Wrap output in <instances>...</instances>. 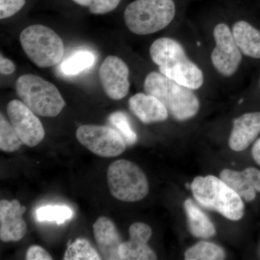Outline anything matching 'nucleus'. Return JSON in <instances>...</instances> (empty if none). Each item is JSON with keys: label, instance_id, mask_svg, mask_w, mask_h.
<instances>
[{"label": "nucleus", "instance_id": "obj_1", "mask_svg": "<svg viewBox=\"0 0 260 260\" xmlns=\"http://www.w3.org/2000/svg\"><path fill=\"white\" fill-rule=\"evenodd\" d=\"M150 56L158 66L159 72L170 79L191 90L203 86V71L190 60L177 41L168 37L156 39L150 46Z\"/></svg>", "mask_w": 260, "mask_h": 260}, {"label": "nucleus", "instance_id": "obj_2", "mask_svg": "<svg viewBox=\"0 0 260 260\" xmlns=\"http://www.w3.org/2000/svg\"><path fill=\"white\" fill-rule=\"evenodd\" d=\"M143 86L145 93L157 98L176 120H188L199 112L200 101L194 90L170 79L160 72L149 73Z\"/></svg>", "mask_w": 260, "mask_h": 260}, {"label": "nucleus", "instance_id": "obj_3", "mask_svg": "<svg viewBox=\"0 0 260 260\" xmlns=\"http://www.w3.org/2000/svg\"><path fill=\"white\" fill-rule=\"evenodd\" d=\"M194 199L202 207L237 221L244 215L242 198L221 179L215 176L197 177L191 184Z\"/></svg>", "mask_w": 260, "mask_h": 260}, {"label": "nucleus", "instance_id": "obj_4", "mask_svg": "<svg viewBox=\"0 0 260 260\" xmlns=\"http://www.w3.org/2000/svg\"><path fill=\"white\" fill-rule=\"evenodd\" d=\"M175 15L173 0H135L124 10V20L130 32L145 36L167 28Z\"/></svg>", "mask_w": 260, "mask_h": 260}, {"label": "nucleus", "instance_id": "obj_5", "mask_svg": "<svg viewBox=\"0 0 260 260\" xmlns=\"http://www.w3.org/2000/svg\"><path fill=\"white\" fill-rule=\"evenodd\" d=\"M15 90L21 102L38 115L55 117L65 107L64 99L55 85L37 75L19 77Z\"/></svg>", "mask_w": 260, "mask_h": 260}, {"label": "nucleus", "instance_id": "obj_6", "mask_svg": "<svg viewBox=\"0 0 260 260\" xmlns=\"http://www.w3.org/2000/svg\"><path fill=\"white\" fill-rule=\"evenodd\" d=\"M20 42L25 54L39 68L59 64L64 56L60 37L45 25L37 24L27 27L20 34Z\"/></svg>", "mask_w": 260, "mask_h": 260}, {"label": "nucleus", "instance_id": "obj_7", "mask_svg": "<svg viewBox=\"0 0 260 260\" xmlns=\"http://www.w3.org/2000/svg\"><path fill=\"white\" fill-rule=\"evenodd\" d=\"M107 181L111 194L120 201H140L149 192L144 172L136 164L124 159L116 160L109 166Z\"/></svg>", "mask_w": 260, "mask_h": 260}, {"label": "nucleus", "instance_id": "obj_8", "mask_svg": "<svg viewBox=\"0 0 260 260\" xmlns=\"http://www.w3.org/2000/svg\"><path fill=\"white\" fill-rule=\"evenodd\" d=\"M76 138L83 146L103 158L119 156L126 150V143L121 135L114 128L107 126H80L77 129Z\"/></svg>", "mask_w": 260, "mask_h": 260}, {"label": "nucleus", "instance_id": "obj_9", "mask_svg": "<svg viewBox=\"0 0 260 260\" xmlns=\"http://www.w3.org/2000/svg\"><path fill=\"white\" fill-rule=\"evenodd\" d=\"M213 37L215 47L211 53L212 64L222 76L232 77L242 63V51L227 24H217L213 29Z\"/></svg>", "mask_w": 260, "mask_h": 260}, {"label": "nucleus", "instance_id": "obj_10", "mask_svg": "<svg viewBox=\"0 0 260 260\" xmlns=\"http://www.w3.org/2000/svg\"><path fill=\"white\" fill-rule=\"evenodd\" d=\"M7 112L12 125L24 145L32 148L44 140L45 130L42 123L23 102L11 101L7 107Z\"/></svg>", "mask_w": 260, "mask_h": 260}, {"label": "nucleus", "instance_id": "obj_11", "mask_svg": "<svg viewBox=\"0 0 260 260\" xmlns=\"http://www.w3.org/2000/svg\"><path fill=\"white\" fill-rule=\"evenodd\" d=\"M99 74L103 90L112 100H121L129 93V68L121 58L107 56L101 65Z\"/></svg>", "mask_w": 260, "mask_h": 260}, {"label": "nucleus", "instance_id": "obj_12", "mask_svg": "<svg viewBox=\"0 0 260 260\" xmlns=\"http://www.w3.org/2000/svg\"><path fill=\"white\" fill-rule=\"evenodd\" d=\"M26 208L18 200L0 201V239L4 242H18L27 233L23 215Z\"/></svg>", "mask_w": 260, "mask_h": 260}, {"label": "nucleus", "instance_id": "obj_13", "mask_svg": "<svg viewBox=\"0 0 260 260\" xmlns=\"http://www.w3.org/2000/svg\"><path fill=\"white\" fill-rule=\"evenodd\" d=\"M152 233L151 228L147 224L140 222L132 224L129 229V240L121 243L119 246L120 259H157L156 254L148 245Z\"/></svg>", "mask_w": 260, "mask_h": 260}, {"label": "nucleus", "instance_id": "obj_14", "mask_svg": "<svg viewBox=\"0 0 260 260\" xmlns=\"http://www.w3.org/2000/svg\"><path fill=\"white\" fill-rule=\"evenodd\" d=\"M220 178L246 202L255 199L260 192V170L249 167L243 172L224 169Z\"/></svg>", "mask_w": 260, "mask_h": 260}, {"label": "nucleus", "instance_id": "obj_15", "mask_svg": "<svg viewBox=\"0 0 260 260\" xmlns=\"http://www.w3.org/2000/svg\"><path fill=\"white\" fill-rule=\"evenodd\" d=\"M260 133V112L246 113L234 119L229 145L234 151L246 150Z\"/></svg>", "mask_w": 260, "mask_h": 260}, {"label": "nucleus", "instance_id": "obj_16", "mask_svg": "<svg viewBox=\"0 0 260 260\" xmlns=\"http://www.w3.org/2000/svg\"><path fill=\"white\" fill-rule=\"evenodd\" d=\"M93 235L102 259H120L119 249L122 241L110 219L102 216L93 224Z\"/></svg>", "mask_w": 260, "mask_h": 260}, {"label": "nucleus", "instance_id": "obj_17", "mask_svg": "<svg viewBox=\"0 0 260 260\" xmlns=\"http://www.w3.org/2000/svg\"><path fill=\"white\" fill-rule=\"evenodd\" d=\"M129 108L143 124L167 120L169 112L157 98L148 93H139L130 98Z\"/></svg>", "mask_w": 260, "mask_h": 260}, {"label": "nucleus", "instance_id": "obj_18", "mask_svg": "<svg viewBox=\"0 0 260 260\" xmlns=\"http://www.w3.org/2000/svg\"><path fill=\"white\" fill-rule=\"evenodd\" d=\"M232 30L242 54L253 59H260V30L245 20L236 22Z\"/></svg>", "mask_w": 260, "mask_h": 260}, {"label": "nucleus", "instance_id": "obj_19", "mask_svg": "<svg viewBox=\"0 0 260 260\" xmlns=\"http://www.w3.org/2000/svg\"><path fill=\"white\" fill-rule=\"evenodd\" d=\"M184 208L187 216L189 232L194 237L200 239H210L216 233L215 225L199 207L187 199L184 202Z\"/></svg>", "mask_w": 260, "mask_h": 260}, {"label": "nucleus", "instance_id": "obj_20", "mask_svg": "<svg viewBox=\"0 0 260 260\" xmlns=\"http://www.w3.org/2000/svg\"><path fill=\"white\" fill-rule=\"evenodd\" d=\"M95 61V56L90 51H78L65 59L61 63L59 69L61 73L66 76H73L91 68Z\"/></svg>", "mask_w": 260, "mask_h": 260}, {"label": "nucleus", "instance_id": "obj_21", "mask_svg": "<svg viewBox=\"0 0 260 260\" xmlns=\"http://www.w3.org/2000/svg\"><path fill=\"white\" fill-rule=\"evenodd\" d=\"M186 260H222L225 259V251L214 243L201 241L186 251Z\"/></svg>", "mask_w": 260, "mask_h": 260}, {"label": "nucleus", "instance_id": "obj_22", "mask_svg": "<svg viewBox=\"0 0 260 260\" xmlns=\"http://www.w3.org/2000/svg\"><path fill=\"white\" fill-rule=\"evenodd\" d=\"M102 257L86 239L79 238L68 244L64 260H100Z\"/></svg>", "mask_w": 260, "mask_h": 260}, {"label": "nucleus", "instance_id": "obj_23", "mask_svg": "<svg viewBox=\"0 0 260 260\" xmlns=\"http://www.w3.org/2000/svg\"><path fill=\"white\" fill-rule=\"evenodd\" d=\"M73 216V210L65 205H46L38 208L36 212L38 221L56 222L59 225L64 223Z\"/></svg>", "mask_w": 260, "mask_h": 260}, {"label": "nucleus", "instance_id": "obj_24", "mask_svg": "<svg viewBox=\"0 0 260 260\" xmlns=\"http://www.w3.org/2000/svg\"><path fill=\"white\" fill-rule=\"evenodd\" d=\"M23 142L12 124L5 119L3 114L0 115V150L6 153L16 151L23 145Z\"/></svg>", "mask_w": 260, "mask_h": 260}, {"label": "nucleus", "instance_id": "obj_25", "mask_svg": "<svg viewBox=\"0 0 260 260\" xmlns=\"http://www.w3.org/2000/svg\"><path fill=\"white\" fill-rule=\"evenodd\" d=\"M111 124L121 135L126 145L132 146L138 141V135L132 127L129 117L125 113L115 112L108 118Z\"/></svg>", "mask_w": 260, "mask_h": 260}, {"label": "nucleus", "instance_id": "obj_26", "mask_svg": "<svg viewBox=\"0 0 260 260\" xmlns=\"http://www.w3.org/2000/svg\"><path fill=\"white\" fill-rule=\"evenodd\" d=\"M80 6L86 7L94 15H104L115 10L121 0H72Z\"/></svg>", "mask_w": 260, "mask_h": 260}, {"label": "nucleus", "instance_id": "obj_27", "mask_svg": "<svg viewBox=\"0 0 260 260\" xmlns=\"http://www.w3.org/2000/svg\"><path fill=\"white\" fill-rule=\"evenodd\" d=\"M25 4V0H0V19L10 18L18 13Z\"/></svg>", "mask_w": 260, "mask_h": 260}, {"label": "nucleus", "instance_id": "obj_28", "mask_svg": "<svg viewBox=\"0 0 260 260\" xmlns=\"http://www.w3.org/2000/svg\"><path fill=\"white\" fill-rule=\"evenodd\" d=\"M25 259L27 260H51L49 253L40 246L32 245L28 248Z\"/></svg>", "mask_w": 260, "mask_h": 260}, {"label": "nucleus", "instance_id": "obj_29", "mask_svg": "<svg viewBox=\"0 0 260 260\" xmlns=\"http://www.w3.org/2000/svg\"><path fill=\"white\" fill-rule=\"evenodd\" d=\"M16 70L14 63L5 58L3 54L0 56V72L3 75H10Z\"/></svg>", "mask_w": 260, "mask_h": 260}, {"label": "nucleus", "instance_id": "obj_30", "mask_svg": "<svg viewBox=\"0 0 260 260\" xmlns=\"http://www.w3.org/2000/svg\"><path fill=\"white\" fill-rule=\"evenodd\" d=\"M253 158L255 160L256 164L260 167V138L256 140L254 145H253L252 150H251Z\"/></svg>", "mask_w": 260, "mask_h": 260}, {"label": "nucleus", "instance_id": "obj_31", "mask_svg": "<svg viewBox=\"0 0 260 260\" xmlns=\"http://www.w3.org/2000/svg\"><path fill=\"white\" fill-rule=\"evenodd\" d=\"M259 87H260V78H259Z\"/></svg>", "mask_w": 260, "mask_h": 260}, {"label": "nucleus", "instance_id": "obj_32", "mask_svg": "<svg viewBox=\"0 0 260 260\" xmlns=\"http://www.w3.org/2000/svg\"><path fill=\"white\" fill-rule=\"evenodd\" d=\"M259 256H260V246H259Z\"/></svg>", "mask_w": 260, "mask_h": 260}]
</instances>
